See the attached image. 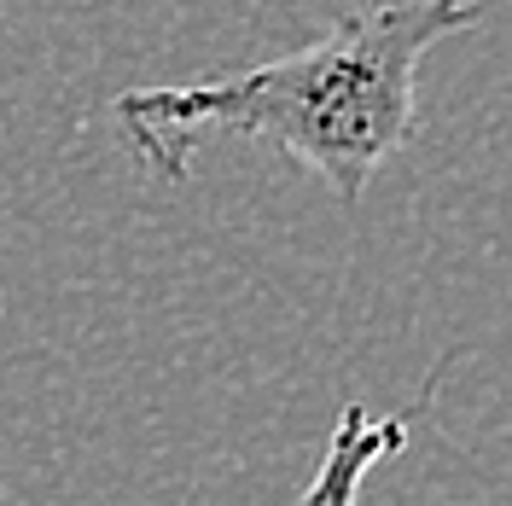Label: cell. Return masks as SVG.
<instances>
[{"instance_id":"1","label":"cell","mask_w":512,"mask_h":506,"mask_svg":"<svg viewBox=\"0 0 512 506\" xmlns=\"http://www.w3.org/2000/svg\"><path fill=\"white\" fill-rule=\"evenodd\" d=\"M478 0H390L338 18L309 47L210 82L128 88L117 128L158 175L181 181L198 140L251 134L355 204L419 128V64L478 24Z\"/></svg>"},{"instance_id":"2","label":"cell","mask_w":512,"mask_h":506,"mask_svg":"<svg viewBox=\"0 0 512 506\" xmlns=\"http://www.w3.org/2000/svg\"><path fill=\"white\" fill-rule=\"evenodd\" d=\"M408 431H414V408L373 413L367 402H344L332 437H326V454H320V472L303 489L297 506H355L361 501V483L373 477V466L408 443Z\"/></svg>"}]
</instances>
